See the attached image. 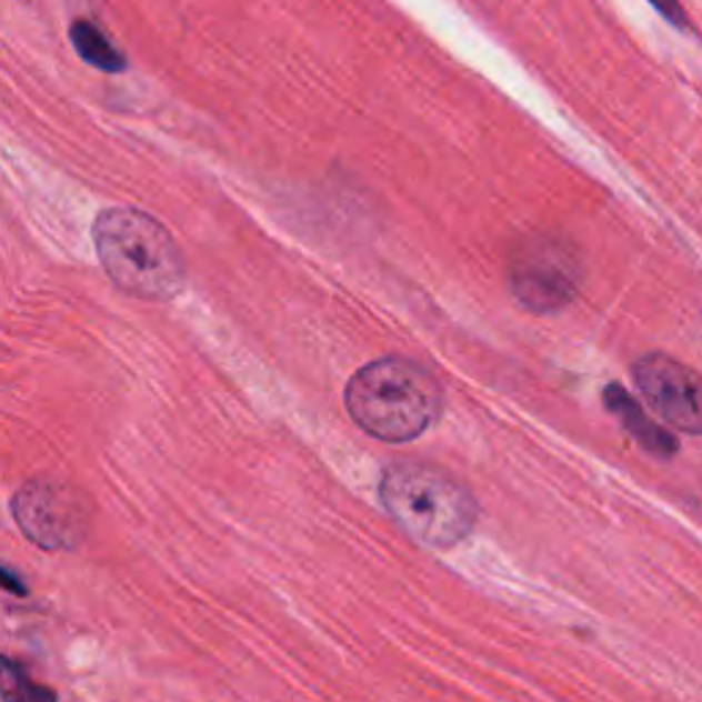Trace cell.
Here are the masks:
<instances>
[{"label": "cell", "instance_id": "1", "mask_svg": "<svg viewBox=\"0 0 702 702\" xmlns=\"http://www.w3.org/2000/svg\"><path fill=\"white\" fill-rule=\"evenodd\" d=\"M93 244L108 278L140 300H173L187 280V263L168 228L130 207L104 209L93 220Z\"/></svg>", "mask_w": 702, "mask_h": 702}, {"label": "cell", "instance_id": "2", "mask_svg": "<svg viewBox=\"0 0 702 702\" xmlns=\"http://www.w3.org/2000/svg\"><path fill=\"white\" fill-rule=\"evenodd\" d=\"M347 409L365 434L382 442H412L437 423L442 388L418 362L384 357L351 377Z\"/></svg>", "mask_w": 702, "mask_h": 702}, {"label": "cell", "instance_id": "3", "mask_svg": "<svg viewBox=\"0 0 702 702\" xmlns=\"http://www.w3.org/2000/svg\"><path fill=\"white\" fill-rule=\"evenodd\" d=\"M379 497L384 511L409 535L434 549H450L464 541L478 519L470 489L439 467L420 461L388 467Z\"/></svg>", "mask_w": 702, "mask_h": 702}, {"label": "cell", "instance_id": "4", "mask_svg": "<svg viewBox=\"0 0 702 702\" xmlns=\"http://www.w3.org/2000/svg\"><path fill=\"white\" fill-rule=\"evenodd\" d=\"M17 526L47 552L78 549L91 530L93 511L83 491L58 481H31L11 500Z\"/></svg>", "mask_w": 702, "mask_h": 702}, {"label": "cell", "instance_id": "5", "mask_svg": "<svg viewBox=\"0 0 702 702\" xmlns=\"http://www.w3.org/2000/svg\"><path fill=\"white\" fill-rule=\"evenodd\" d=\"M579 283L582 267L563 242L538 237L513 250L511 289L526 310L549 313L565 308L576 297Z\"/></svg>", "mask_w": 702, "mask_h": 702}, {"label": "cell", "instance_id": "6", "mask_svg": "<svg viewBox=\"0 0 702 702\" xmlns=\"http://www.w3.org/2000/svg\"><path fill=\"white\" fill-rule=\"evenodd\" d=\"M634 382L664 423L702 434V373L666 354H648L634 365Z\"/></svg>", "mask_w": 702, "mask_h": 702}, {"label": "cell", "instance_id": "7", "mask_svg": "<svg viewBox=\"0 0 702 702\" xmlns=\"http://www.w3.org/2000/svg\"><path fill=\"white\" fill-rule=\"evenodd\" d=\"M604 403L610 407V412L614 418H620L623 429L629 431L648 453L659 455V459H670V455L678 453V442L670 431H664L656 420H651L645 414V409L640 407L634 395L625 393L620 384H610L604 390Z\"/></svg>", "mask_w": 702, "mask_h": 702}, {"label": "cell", "instance_id": "8", "mask_svg": "<svg viewBox=\"0 0 702 702\" xmlns=\"http://www.w3.org/2000/svg\"><path fill=\"white\" fill-rule=\"evenodd\" d=\"M69 33H72L74 50H78L80 58L91 63V67L102 69V72H113V74L124 72L127 69V58L121 56V50H116V47L104 39V33L99 31L93 22H88V20L72 22Z\"/></svg>", "mask_w": 702, "mask_h": 702}, {"label": "cell", "instance_id": "9", "mask_svg": "<svg viewBox=\"0 0 702 702\" xmlns=\"http://www.w3.org/2000/svg\"><path fill=\"white\" fill-rule=\"evenodd\" d=\"M0 698L3 700H56V692L33 686L26 670L9 656H0Z\"/></svg>", "mask_w": 702, "mask_h": 702}, {"label": "cell", "instance_id": "10", "mask_svg": "<svg viewBox=\"0 0 702 702\" xmlns=\"http://www.w3.org/2000/svg\"><path fill=\"white\" fill-rule=\"evenodd\" d=\"M651 3H653V9H656L659 14L664 17V20L672 22V26H678V28H686L689 26L686 11H683L681 0H651Z\"/></svg>", "mask_w": 702, "mask_h": 702}, {"label": "cell", "instance_id": "11", "mask_svg": "<svg viewBox=\"0 0 702 702\" xmlns=\"http://www.w3.org/2000/svg\"><path fill=\"white\" fill-rule=\"evenodd\" d=\"M0 584H3L6 590H11L14 595H28V584L22 582L20 576H14L9 569H3V565H0Z\"/></svg>", "mask_w": 702, "mask_h": 702}]
</instances>
